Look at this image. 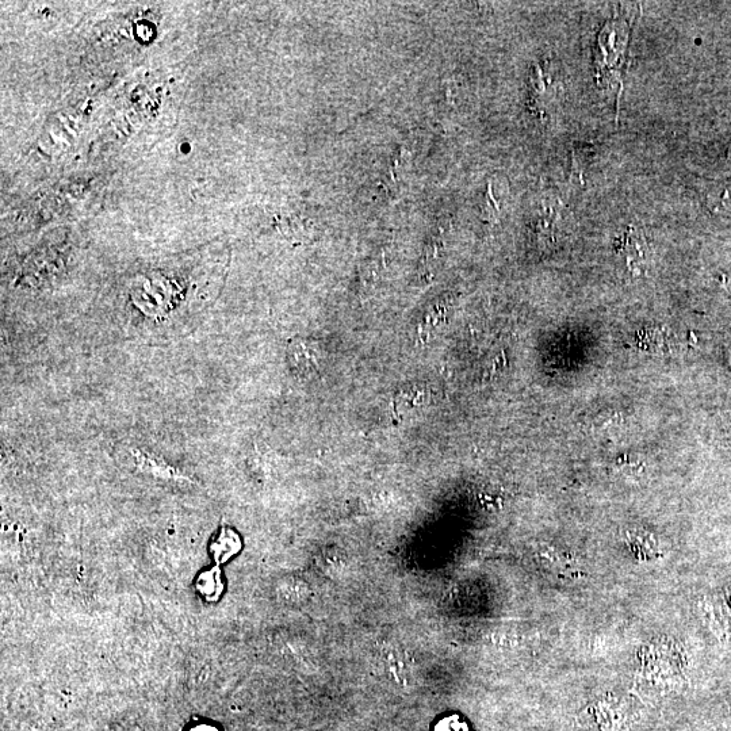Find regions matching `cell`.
I'll list each match as a JSON object with an SVG mask.
<instances>
[{"instance_id": "obj_1", "label": "cell", "mask_w": 731, "mask_h": 731, "mask_svg": "<svg viewBox=\"0 0 731 731\" xmlns=\"http://www.w3.org/2000/svg\"><path fill=\"white\" fill-rule=\"evenodd\" d=\"M130 455H132V461L135 463V466L141 472L151 474L152 477L163 478V480L168 481H189V478L183 477L181 472H178V470L172 468L170 465H166L163 461H159L158 458L151 457L148 453L145 454L143 451L135 449L130 451Z\"/></svg>"}, {"instance_id": "obj_2", "label": "cell", "mask_w": 731, "mask_h": 731, "mask_svg": "<svg viewBox=\"0 0 731 731\" xmlns=\"http://www.w3.org/2000/svg\"><path fill=\"white\" fill-rule=\"evenodd\" d=\"M622 708L612 703H600L592 714V721L602 731H619L625 727Z\"/></svg>"}, {"instance_id": "obj_3", "label": "cell", "mask_w": 731, "mask_h": 731, "mask_svg": "<svg viewBox=\"0 0 731 731\" xmlns=\"http://www.w3.org/2000/svg\"><path fill=\"white\" fill-rule=\"evenodd\" d=\"M239 549L240 541L235 531L223 528L216 541L210 545V554H212L217 564H221V562L227 561L233 554H236Z\"/></svg>"}, {"instance_id": "obj_4", "label": "cell", "mask_w": 731, "mask_h": 731, "mask_svg": "<svg viewBox=\"0 0 731 731\" xmlns=\"http://www.w3.org/2000/svg\"><path fill=\"white\" fill-rule=\"evenodd\" d=\"M195 588H197V591L201 593V596H204L205 599L212 602L214 597L218 596V593L223 591L220 570L214 568L208 570V572L199 574L197 583H195Z\"/></svg>"}, {"instance_id": "obj_5", "label": "cell", "mask_w": 731, "mask_h": 731, "mask_svg": "<svg viewBox=\"0 0 731 731\" xmlns=\"http://www.w3.org/2000/svg\"><path fill=\"white\" fill-rule=\"evenodd\" d=\"M436 731H469L466 723L461 721L458 717H451L443 719L436 727Z\"/></svg>"}]
</instances>
